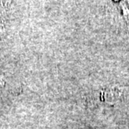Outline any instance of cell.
Masks as SVG:
<instances>
[{
  "label": "cell",
  "mask_w": 129,
  "mask_h": 129,
  "mask_svg": "<svg viewBox=\"0 0 129 129\" xmlns=\"http://www.w3.org/2000/svg\"><path fill=\"white\" fill-rule=\"evenodd\" d=\"M121 96H122V92L115 87L106 88L101 93L102 100L107 103H115L120 99Z\"/></svg>",
  "instance_id": "6da1fadb"
}]
</instances>
